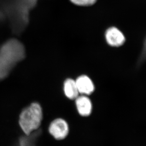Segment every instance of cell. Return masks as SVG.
<instances>
[{"label":"cell","mask_w":146,"mask_h":146,"mask_svg":"<svg viewBox=\"0 0 146 146\" xmlns=\"http://www.w3.org/2000/svg\"><path fill=\"white\" fill-rule=\"evenodd\" d=\"M25 57V48L19 41L12 39L3 44L0 48V81L5 79Z\"/></svg>","instance_id":"6da1fadb"},{"label":"cell","mask_w":146,"mask_h":146,"mask_svg":"<svg viewBox=\"0 0 146 146\" xmlns=\"http://www.w3.org/2000/svg\"><path fill=\"white\" fill-rule=\"evenodd\" d=\"M43 111L40 104L33 103L22 111L19 115V124L26 135H29L40 127Z\"/></svg>","instance_id":"7a4b0ae2"},{"label":"cell","mask_w":146,"mask_h":146,"mask_svg":"<svg viewBox=\"0 0 146 146\" xmlns=\"http://www.w3.org/2000/svg\"><path fill=\"white\" fill-rule=\"evenodd\" d=\"M49 132L55 139L62 140L69 133V126L67 121L63 119L57 118L50 124Z\"/></svg>","instance_id":"3957f363"},{"label":"cell","mask_w":146,"mask_h":146,"mask_svg":"<svg viewBox=\"0 0 146 146\" xmlns=\"http://www.w3.org/2000/svg\"><path fill=\"white\" fill-rule=\"evenodd\" d=\"M105 36L106 42L108 44L114 47H118L123 45L125 40L122 32L114 27L109 28L108 29Z\"/></svg>","instance_id":"277c9868"},{"label":"cell","mask_w":146,"mask_h":146,"mask_svg":"<svg viewBox=\"0 0 146 146\" xmlns=\"http://www.w3.org/2000/svg\"><path fill=\"white\" fill-rule=\"evenodd\" d=\"M79 94L89 95L95 90L94 83L91 79L86 75L79 76L75 80Z\"/></svg>","instance_id":"5b68a950"},{"label":"cell","mask_w":146,"mask_h":146,"mask_svg":"<svg viewBox=\"0 0 146 146\" xmlns=\"http://www.w3.org/2000/svg\"><path fill=\"white\" fill-rule=\"evenodd\" d=\"M76 108L79 114L82 116H88L92 110V104L90 99L86 95L78 96L75 99Z\"/></svg>","instance_id":"8992f818"},{"label":"cell","mask_w":146,"mask_h":146,"mask_svg":"<svg viewBox=\"0 0 146 146\" xmlns=\"http://www.w3.org/2000/svg\"><path fill=\"white\" fill-rule=\"evenodd\" d=\"M64 94L67 98L71 100L76 99L79 95V92L76 85L75 80L72 79H68L64 84Z\"/></svg>","instance_id":"52a82bcc"},{"label":"cell","mask_w":146,"mask_h":146,"mask_svg":"<svg viewBox=\"0 0 146 146\" xmlns=\"http://www.w3.org/2000/svg\"><path fill=\"white\" fill-rule=\"evenodd\" d=\"M37 134L36 132L29 135L22 137L19 139V146H36V138Z\"/></svg>","instance_id":"ba28073f"},{"label":"cell","mask_w":146,"mask_h":146,"mask_svg":"<svg viewBox=\"0 0 146 146\" xmlns=\"http://www.w3.org/2000/svg\"><path fill=\"white\" fill-rule=\"evenodd\" d=\"M72 3L77 5L86 6L92 5L96 2L97 0H70Z\"/></svg>","instance_id":"9c48e42d"}]
</instances>
